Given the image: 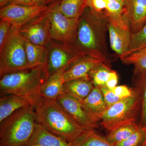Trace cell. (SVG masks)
<instances>
[{"label":"cell","instance_id":"cell-1","mask_svg":"<svg viewBox=\"0 0 146 146\" xmlns=\"http://www.w3.org/2000/svg\"><path fill=\"white\" fill-rule=\"evenodd\" d=\"M108 18L105 11L97 12L87 7L79 19L74 44L89 56L111 63L115 57L110 52L107 42Z\"/></svg>","mask_w":146,"mask_h":146},{"label":"cell","instance_id":"cell-2","mask_svg":"<svg viewBox=\"0 0 146 146\" xmlns=\"http://www.w3.org/2000/svg\"><path fill=\"white\" fill-rule=\"evenodd\" d=\"M35 109L38 123L51 133L68 143L89 130L79 125L56 100L42 98Z\"/></svg>","mask_w":146,"mask_h":146},{"label":"cell","instance_id":"cell-3","mask_svg":"<svg viewBox=\"0 0 146 146\" xmlns=\"http://www.w3.org/2000/svg\"><path fill=\"white\" fill-rule=\"evenodd\" d=\"M33 106L16 110L1 122L0 146H25L38 123Z\"/></svg>","mask_w":146,"mask_h":146},{"label":"cell","instance_id":"cell-4","mask_svg":"<svg viewBox=\"0 0 146 146\" xmlns=\"http://www.w3.org/2000/svg\"><path fill=\"white\" fill-rule=\"evenodd\" d=\"M46 70L39 67L7 74L1 78L2 94H13L31 101L35 107L42 98L40 90L47 80Z\"/></svg>","mask_w":146,"mask_h":146},{"label":"cell","instance_id":"cell-5","mask_svg":"<svg viewBox=\"0 0 146 146\" xmlns=\"http://www.w3.org/2000/svg\"><path fill=\"white\" fill-rule=\"evenodd\" d=\"M29 69L25 39L20 28L12 25L5 42L0 47V77Z\"/></svg>","mask_w":146,"mask_h":146},{"label":"cell","instance_id":"cell-6","mask_svg":"<svg viewBox=\"0 0 146 146\" xmlns=\"http://www.w3.org/2000/svg\"><path fill=\"white\" fill-rule=\"evenodd\" d=\"M132 88L133 94L130 97L120 100L108 108L102 115L100 123L107 131L120 126L136 123L141 112V98L137 89Z\"/></svg>","mask_w":146,"mask_h":146},{"label":"cell","instance_id":"cell-7","mask_svg":"<svg viewBox=\"0 0 146 146\" xmlns=\"http://www.w3.org/2000/svg\"><path fill=\"white\" fill-rule=\"evenodd\" d=\"M47 48L48 53L46 69L47 79L58 72L66 71L83 58L89 56L85 51L75 44H63L51 40Z\"/></svg>","mask_w":146,"mask_h":146},{"label":"cell","instance_id":"cell-8","mask_svg":"<svg viewBox=\"0 0 146 146\" xmlns=\"http://www.w3.org/2000/svg\"><path fill=\"white\" fill-rule=\"evenodd\" d=\"M60 1L50 5L49 17L51 39L63 44H74L76 40L79 18L67 17L60 11Z\"/></svg>","mask_w":146,"mask_h":146},{"label":"cell","instance_id":"cell-9","mask_svg":"<svg viewBox=\"0 0 146 146\" xmlns=\"http://www.w3.org/2000/svg\"><path fill=\"white\" fill-rule=\"evenodd\" d=\"M50 7V5L39 16L20 28L21 34L32 44L47 47L51 41L49 17Z\"/></svg>","mask_w":146,"mask_h":146},{"label":"cell","instance_id":"cell-10","mask_svg":"<svg viewBox=\"0 0 146 146\" xmlns=\"http://www.w3.org/2000/svg\"><path fill=\"white\" fill-rule=\"evenodd\" d=\"M49 6H28L10 4L0 9V18L20 28L46 10Z\"/></svg>","mask_w":146,"mask_h":146},{"label":"cell","instance_id":"cell-11","mask_svg":"<svg viewBox=\"0 0 146 146\" xmlns=\"http://www.w3.org/2000/svg\"><path fill=\"white\" fill-rule=\"evenodd\" d=\"M56 101L79 125L88 130L100 129L98 122L90 117L84 111L80 102L70 95L63 94Z\"/></svg>","mask_w":146,"mask_h":146},{"label":"cell","instance_id":"cell-12","mask_svg":"<svg viewBox=\"0 0 146 146\" xmlns=\"http://www.w3.org/2000/svg\"><path fill=\"white\" fill-rule=\"evenodd\" d=\"M108 32L111 49L120 58L127 53L131 40L130 29L116 26L108 20Z\"/></svg>","mask_w":146,"mask_h":146},{"label":"cell","instance_id":"cell-13","mask_svg":"<svg viewBox=\"0 0 146 146\" xmlns=\"http://www.w3.org/2000/svg\"><path fill=\"white\" fill-rule=\"evenodd\" d=\"M104 64L110 65V63L100 58L90 56L83 58L63 73L64 83L77 79L89 78V74L91 71L98 66Z\"/></svg>","mask_w":146,"mask_h":146},{"label":"cell","instance_id":"cell-14","mask_svg":"<svg viewBox=\"0 0 146 146\" xmlns=\"http://www.w3.org/2000/svg\"><path fill=\"white\" fill-rule=\"evenodd\" d=\"M124 7L131 34L136 33L146 23V0H126Z\"/></svg>","mask_w":146,"mask_h":146},{"label":"cell","instance_id":"cell-15","mask_svg":"<svg viewBox=\"0 0 146 146\" xmlns=\"http://www.w3.org/2000/svg\"><path fill=\"white\" fill-rule=\"evenodd\" d=\"M80 103L86 113L98 123L108 108L101 89L98 87L94 86L89 96Z\"/></svg>","mask_w":146,"mask_h":146},{"label":"cell","instance_id":"cell-16","mask_svg":"<svg viewBox=\"0 0 146 146\" xmlns=\"http://www.w3.org/2000/svg\"><path fill=\"white\" fill-rule=\"evenodd\" d=\"M73 146L64 139L47 130L38 123L34 134L25 146Z\"/></svg>","mask_w":146,"mask_h":146},{"label":"cell","instance_id":"cell-17","mask_svg":"<svg viewBox=\"0 0 146 146\" xmlns=\"http://www.w3.org/2000/svg\"><path fill=\"white\" fill-rule=\"evenodd\" d=\"M25 50L29 69L42 67L46 70L48 58L47 47L34 44L25 39Z\"/></svg>","mask_w":146,"mask_h":146},{"label":"cell","instance_id":"cell-18","mask_svg":"<svg viewBox=\"0 0 146 146\" xmlns=\"http://www.w3.org/2000/svg\"><path fill=\"white\" fill-rule=\"evenodd\" d=\"M33 106L31 101L13 94L1 97L0 99V123L13 112L23 108Z\"/></svg>","mask_w":146,"mask_h":146},{"label":"cell","instance_id":"cell-19","mask_svg":"<svg viewBox=\"0 0 146 146\" xmlns=\"http://www.w3.org/2000/svg\"><path fill=\"white\" fill-rule=\"evenodd\" d=\"M94 87L90 79H77L64 83L63 93L81 102L89 96Z\"/></svg>","mask_w":146,"mask_h":146},{"label":"cell","instance_id":"cell-20","mask_svg":"<svg viewBox=\"0 0 146 146\" xmlns=\"http://www.w3.org/2000/svg\"><path fill=\"white\" fill-rule=\"evenodd\" d=\"M65 71H60L54 74L43 83L40 90L42 98L46 100H56L58 97L64 94L63 75Z\"/></svg>","mask_w":146,"mask_h":146},{"label":"cell","instance_id":"cell-21","mask_svg":"<svg viewBox=\"0 0 146 146\" xmlns=\"http://www.w3.org/2000/svg\"><path fill=\"white\" fill-rule=\"evenodd\" d=\"M104 10L108 20L113 25L123 29H130L126 16L124 5L117 0H106Z\"/></svg>","mask_w":146,"mask_h":146},{"label":"cell","instance_id":"cell-22","mask_svg":"<svg viewBox=\"0 0 146 146\" xmlns=\"http://www.w3.org/2000/svg\"><path fill=\"white\" fill-rule=\"evenodd\" d=\"M133 87L137 89L141 98V108L139 125L146 127V70L133 73Z\"/></svg>","mask_w":146,"mask_h":146},{"label":"cell","instance_id":"cell-23","mask_svg":"<svg viewBox=\"0 0 146 146\" xmlns=\"http://www.w3.org/2000/svg\"><path fill=\"white\" fill-rule=\"evenodd\" d=\"M70 143L73 146H115L94 129L87 130Z\"/></svg>","mask_w":146,"mask_h":146},{"label":"cell","instance_id":"cell-24","mask_svg":"<svg viewBox=\"0 0 146 146\" xmlns=\"http://www.w3.org/2000/svg\"><path fill=\"white\" fill-rule=\"evenodd\" d=\"M88 0H61L59 9L67 17L79 18L87 7Z\"/></svg>","mask_w":146,"mask_h":146},{"label":"cell","instance_id":"cell-25","mask_svg":"<svg viewBox=\"0 0 146 146\" xmlns=\"http://www.w3.org/2000/svg\"><path fill=\"white\" fill-rule=\"evenodd\" d=\"M140 127L136 123L120 126L108 131L105 138L115 146L126 140Z\"/></svg>","mask_w":146,"mask_h":146},{"label":"cell","instance_id":"cell-26","mask_svg":"<svg viewBox=\"0 0 146 146\" xmlns=\"http://www.w3.org/2000/svg\"><path fill=\"white\" fill-rule=\"evenodd\" d=\"M121 61L125 65L133 66V73L146 70V48L131 53L122 58Z\"/></svg>","mask_w":146,"mask_h":146},{"label":"cell","instance_id":"cell-27","mask_svg":"<svg viewBox=\"0 0 146 146\" xmlns=\"http://www.w3.org/2000/svg\"><path fill=\"white\" fill-rule=\"evenodd\" d=\"M113 70L110 65L102 64L94 69L89 74V78L95 87H100L106 86L110 73Z\"/></svg>","mask_w":146,"mask_h":146},{"label":"cell","instance_id":"cell-28","mask_svg":"<svg viewBox=\"0 0 146 146\" xmlns=\"http://www.w3.org/2000/svg\"><path fill=\"white\" fill-rule=\"evenodd\" d=\"M145 48H146V23L140 30L138 31L136 33L131 34L130 46L129 48L127 53L125 56L131 53L134 52L136 51Z\"/></svg>","mask_w":146,"mask_h":146},{"label":"cell","instance_id":"cell-29","mask_svg":"<svg viewBox=\"0 0 146 146\" xmlns=\"http://www.w3.org/2000/svg\"><path fill=\"white\" fill-rule=\"evenodd\" d=\"M146 135V127H141L126 140L115 146H141Z\"/></svg>","mask_w":146,"mask_h":146},{"label":"cell","instance_id":"cell-30","mask_svg":"<svg viewBox=\"0 0 146 146\" xmlns=\"http://www.w3.org/2000/svg\"><path fill=\"white\" fill-rule=\"evenodd\" d=\"M100 89L108 108L112 106L121 100L113 93L111 89L108 88L106 86L100 87Z\"/></svg>","mask_w":146,"mask_h":146},{"label":"cell","instance_id":"cell-31","mask_svg":"<svg viewBox=\"0 0 146 146\" xmlns=\"http://www.w3.org/2000/svg\"><path fill=\"white\" fill-rule=\"evenodd\" d=\"M111 89L113 93L121 99L129 98L133 94V88H129L126 85L117 86Z\"/></svg>","mask_w":146,"mask_h":146},{"label":"cell","instance_id":"cell-32","mask_svg":"<svg viewBox=\"0 0 146 146\" xmlns=\"http://www.w3.org/2000/svg\"><path fill=\"white\" fill-rule=\"evenodd\" d=\"M12 25L7 21L1 20L0 21V47L5 42L10 31Z\"/></svg>","mask_w":146,"mask_h":146},{"label":"cell","instance_id":"cell-33","mask_svg":"<svg viewBox=\"0 0 146 146\" xmlns=\"http://www.w3.org/2000/svg\"><path fill=\"white\" fill-rule=\"evenodd\" d=\"M106 0H88L87 7L97 12H102L106 7Z\"/></svg>","mask_w":146,"mask_h":146},{"label":"cell","instance_id":"cell-34","mask_svg":"<svg viewBox=\"0 0 146 146\" xmlns=\"http://www.w3.org/2000/svg\"><path fill=\"white\" fill-rule=\"evenodd\" d=\"M118 74L117 72L114 70L110 73L108 80L106 84V86L110 89H112L117 86L118 82Z\"/></svg>","mask_w":146,"mask_h":146},{"label":"cell","instance_id":"cell-35","mask_svg":"<svg viewBox=\"0 0 146 146\" xmlns=\"http://www.w3.org/2000/svg\"><path fill=\"white\" fill-rule=\"evenodd\" d=\"M11 4L24 5H34L31 0H12Z\"/></svg>","mask_w":146,"mask_h":146},{"label":"cell","instance_id":"cell-36","mask_svg":"<svg viewBox=\"0 0 146 146\" xmlns=\"http://www.w3.org/2000/svg\"><path fill=\"white\" fill-rule=\"evenodd\" d=\"M31 1L35 6H46L48 4L47 0H31Z\"/></svg>","mask_w":146,"mask_h":146},{"label":"cell","instance_id":"cell-37","mask_svg":"<svg viewBox=\"0 0 146 146\" xmlns=\"http://www.w3.org/2000/svg\"><path fill=\"white\" fill-rule=\"evenodd\" d=\"M12 0H0V7L1 8L11 3Z\"/></svg>","mask_w":146,"mask_h":146},{"label":"cell","instance_id":"cell-38","mask_svg":"<svg viewBox=\"0 0 146 146\" xmlns=\"http://www.w3.org/2000/svg\"><path fill=\"white\" fill-rule=\"evenodd\" d=\"M141 146H146V135L143 142V143H142Z\"/></svg>","mask_w":146,"mask_h":146},{"label":"cell","instance_id":"cell-39","mask_svg":"<svg viewBox=\"0 0 146 146\" xmlns=\"http://www.w3.org/2000/svg\"><path fill=\"white\" fill-rule=\"evenodd\" d=\"M56 0H47V1H48V4L51 3H52L54 2Z\"/></svg>","mask_w":146,"mask_h":146},{"label":"cell","instance_id":"cell-40","mask_svg":"<svg viewBox=\"0 0 146 146\" xmlns=\"http://www.w3.org/2000/svg\"><path fill=\"white\" fill-rule=\"evenodd\" d=\"M117 1H119L120 2L122 3L124 5L125 4V2L126 0H117Z\"/></svg>","mask_w":146,"mask_h":146},{"label":"cell","instance_id":"cell-41","mask_svg":"<svg viewBox=\"0 0 146 146\" xmlns=\"http://www.w3.org/2000/svg\"><path fill=\"white\" fill-rule=\"evenodd\" d=\"M34 146H42L39 145H35Z\"/></svg>","mask_w":146,"mask_h":146}]
</instances>
